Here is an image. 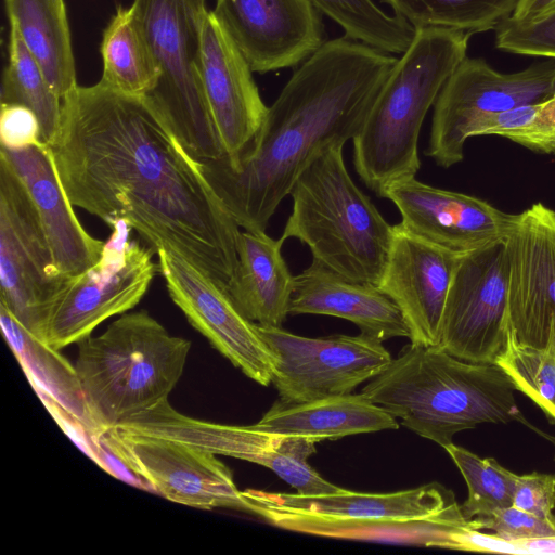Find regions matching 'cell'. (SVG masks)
I'll use <instances>...</instances> for the list:
<instances>
[{"label": "cell", "instance_id": "33", "mask_svg": "<svg viewBox=\"0 0 555 555\" xmlns=\"http://www.w3.org/2000/svg\"><path fill=\"white\" fill-rule=\"evenodd\" d=\"M443 449L466 481L468 496L460 507L467 520L513 505L515 473L492 457H480L453 442Z\"/></svg>", "mask_w": 555, "mask_h": 555}, {"label": "cell", "instance_id": "4", "mask_svg": "<svg viewBox=\"0 0 555 555\" xmlns=\"http://www.w3.org/2000/svg\"><path fill=\"white\" fill-rule=\"evenodd\" d=\"M470 35L443 27L417 28L352 139L356 171L379 197L390 183L415 177L421 168L417 143L423 121L466 57Z\"/></svg>", "mask_w": 555, "mask_h": 555}, {"label": "cell", "instance_id": "13", "mask_svg": "<svg viewBox=\"0 0 555 555\" xmlns=\"http://www.w3.org/2000/svg\"><path fill=\"white\" fill-rule=\"evenodd\" d=\"M112 451L141 478L150 492L199 509L250 512L232 472L216 454L155 436L118 428L103 431Z\"/></svg>", "mask_w": 555, "mask_h": 555}, {"label": "cell", "instance_id": "20", "mask_svg": "<svg viewBox=\"0 0 555 555\" xmlns=\"http://www.w3.org/2000/svg\"><path fill=\"white\" fill-rule=\"evenodd\" d=\"M248 502L251 514L275 527L325 538L462 551V537L472 530L459 504L424 517L349 518Z\"/></svg>", "mask_w": 555, "mask_h": 555}, {"label": "cell", "instance_id": "24", "mask_svg": "<svg viewBox=\"0 0 555 555\" xmlns=\"http://www.w3.org/2000/svg\"><path fill=\"white\" fill-rule=\"evenodd\" d=\"M251 426L271 435L304 436L319 442L399 427L395 416L373 403L362 392L299 403L278 400Z\"/></svg>", "mask_w": 555, "mask_h": 555}, {"label": "cell", "instance_id": "3", "mask_svg": "<svg viewBox=\"0 0 555 555\" xmlns=\"http://www.w3.org/2000/svg\"><path fill=\"white\" fill-rule=\"evenodd\" d=\"M516 387L496 363L461 360L410 343L362 393L415 434L442 448L482 423L520 421Z\"/></svg>", "mask_w": 555, "mask_h": 555}, {"label": "cell", "instance_id": "41", "mask_svg": "<svg viewBox=\"0 0 555 555\" xmlns=\"http://www.w3.org/2000/svg\"><path fill=\"white\" fill-rule=\"evenodd\" d=\"M555 11V0H519L512 16L519 21H532Z\"/></svg>", "mask_w": 555, "mask_h": 555}, {"label": "cell", "instance_id": "25", "mask_svg": "<svg viewBox=\"0 0 555 555\" xmlns=\"http://www.w3.org/2000/svg\"><path fill=\"white\" fill-rule=\"evenodd\" d=\"M246 499L281 507L349 518H413L439 513L459 504L454 493L438 482L390 493L340 490L320 495L275 493L247 489Z\"/></svg>", "mask_w": 555, "mask_h": 555}, {"label": "cell", "instance_id": "31", "mask_svg": "<svg viewBox=\"0 0 555 555\" xmlns=\"http://www.w3.org/2000/svg\"><path fill=\"white\" fill-rule=\"evenodd\" d=\"M415 29L443 27L467 33L495 29L519 0H380Z\"/></svg>", "mask_w": 555, "mask_h": 555}, {"label": "cell", "instance_id": "22", "mask_svg": "<svg viewBox=\"0 0 555 555\" xmlns=\"http://www.w3.org/2000/svg\"><path fill=\"white\" fill-rule=\"evenodd\" d=\"M289 314L341 318L382 343L409 337L400 309L376 285L345 279L315 260L294 276Z\"/></svg>", "mask_w": 555, "mask_h": 555}, {"label": "cell", "instance_id": "38", "mask_svg": "<svg viewBox=\"0 0 555 555\" xmlns=\"http://www.w3.org/2000/svg\"><path fill=\"white\" fill-rule=\"evenodd\" d=\"M473 530L489 529L501 540L524 541L555 538V519H545L514 505L468 520Z\"/></svg>", "mask_w": 555, "mask_h": 555}, {"label": "cell", "instance_id": "26", "mask_svg": "<svg viewBox=\"0 0 555 555\" xmlns=\"http://www.w3.org/2000/svg\"><path fill=\"white\" fill-rule=\"evenodd\" d=\"M3 337L44 405H55L80 423L92 438L103 430L87 406L74 364L42 339L28 332L0 305Z\"/></svg>", "mask_w": 555, "mask_h": 555}, {"label": "cell", "instance_id": "29", "mask_svg": "<svg viewBox=\"0 0 555 555\" xmlns=\"http://www.w3.org/2000/svg\"><path fill=\"white\" fill-rule=\"evenodd\" d=\"M105 86L133 96H145L159 72L132 5H119L103 31L100 47Z\"/></svg>", "mask_w": 555, "mask_h": 555}, {"label": "cell", "instance_id": "10", "mask_svg": "<svg viewBox=\"0 0 555 555\" xmlns=\"http://www.w3.org/2000/svg\"><path fill=\"white\" fill-rule=\"evenodd\" d=\"M555 92V62L502 74L480 59L465 57L435 104L425 154L449 168L464 158V145L482 119L544 100Z\"/></svg>", "mask_w": 555, "mask_h": 555}, {"label": "cell", "instance_id": "5", "mask_svg": "<svg viewBox=\"0 0 555 555\" xmlns=\"http://www.w3.org/2000/svg\"><path fill=\"white\" fill-rule=\"evenodd\" d=\"M344 145L323 150L295 181L281 238L306 244L312 260L340 276L378 285L392 242L390 225L353 182Z\"/></svg>", "mask_w": 555, "mask_h": 555}, {"label": "cell", "instance_id": "37", "mask_svg": "<svg viewBox=\"0 0 555 555\" xmlns=\"http://www.w3.org/2000/svg\"><path fill=\"white\" fill-rule=\"evenodd\" d=\"M495 31L501 50L555 59V11L532 21L508 17Z\"/></svg>", "mask_w": 555, "mask_h": 555}, {"label": "cell", "instance_id": "40", "mask_svg": "<svg viewBox=\"0 0 555 555\" xmlns=\"http://www.w3.org/2000/svg\"><path fill=\"white\" fill-rule=\"evenodd\" d=\"M41 142V128L37 115L20 104H1V147L20 150Z\"/></svg>", "mask_w": 555, "mask_h": 555}, {"label": "cell", "instance_id": "14", "mask_svg": "<svg viewBox=\"0 0 555 555\" xmlns=\"http://www.w3.org/2000/svg\"><path fill=\"white\" fill-rule=\"evenodd\" d=\"M156 254L168 294L189 323L247 377L262 386L272 383V352L227 285L176 253L158 249Z\"/></svg>", "mask_w": 555, "mask_h": 555}, {"label": "cell", "instance_id": "30", "mask_svg": "<svg viewBox=\"0 0 555 555\" xmlns=\"http://www.w3.org/2000/svg\"><path fill=\"white\" fill-rule=\"evenodd\" d=\"M8 52V64L1 80V104H20L30 108L40 122L41 142L50 146L61 127L62 99L52 89L40 65L12 27Z\"/></svg>", "mask_w": 555, "mask_h": 555}, {"label": "cell", "instance_id": "23", "mask_svg": "<svg viewBox=\"0 0 555 555\" xmlns=\"http://www.w3.org/2000/svg\"><path fill=\"white\" fill-rule=\"evenodd\" d=\"M284 241L266 231H241L238 262L227 288L240 311L261 326L282 327L289 314L294 276L282 256Z\"/></svg>", "mask_w": 555, "mask_h": 555}, {"label": "cell", "instance_id": "17", "mask_svg": "<svg viewBox=\"0 0 555 555\" xmlns=\"http://www.w3.org/2000/svg\"><path fill=\"white\" fill-rule=\"evenodd\" d=\"M384 197L401 215L410 233L463 255L506 238L516 214L505 212L479 197L439 189L406 177L390 183Z\"/></svg>", "mask_w": 555, "mask_h": 555}, {"label": "cell", "instance_id": "11", "mask_svg": "<svg viewBox=\"0 0 555 555\" xmlns=\"http://www.w3.org/2000/svg\"><path fill=\"white\" fill-rule=\"evenodd\" d=\"M506 238L460 255L449 288L438 347L474 363H496L505 352L508 321Z\"/></svg>", "mask_w": 555, "mask_h": 555}, {"label": "cell", "instance_id": "16", "mask_svg": "<svg viewBox=\"0 0 555 555\" xmlns=\"http://www.w3.org/2000/svg\"><path fill=\"white\" fill-rule=\"evenodd\" d=\"M211 11L253 72L295 66L323 44L321 13L308 0H216Z\"/></svg>", "mask_w": 555, "mask_h": 555}, {"label": "cell", "instance_id": "18", "mask_svg": "<svg viewBox=\"0 0 555 555\" xmlns=\"http://www.w3.org/2000/svg\"><path fill=\"white\" fill-rule=\"evenodd\" d=\"M460 255L427 242L400 223L377 287L400 309L412 344L438 346L444 306Z\"/></svg>", "mask_w": 555, "mask_h": 555}, {"label": "cell", "instance_id": "21", "mask_svg": "<svg viewBox=\"0 0 555 555\" xmlns=\"http://www.w3.org/2000/svg\"><path fill=\"white\" fill-rule=\"evenodd\" d=\"M27 189L39 215L59 271L76 278L101 259L106 242L90 235L78 220L60 180L51 147L42 142L0 147Z\"/></svg>", "mask_w": 555, "mask_h": 555}, {"label": "cell", "instance_id": "12", "mask_svg": "<svg viewBox=\"0 0 555 555\" xmlns=\"http://www.w3.org/2000/svg\"><path fill=\"white\" fill-rule=\"evenodd\" d=\"M256 326L272 352V383L285 403L350 393L392 360L382 341L361 333L305 337L282 327Z\"/></svg>", "mask_w": 555, "mask_h": 555}, {"label": "cell", "instance_id": "2", "mask_svg": "<svg viewBox=\"0 0 555 555\" xmlns=\"http://www.w3.org/2000/svg\"><path fill=\"white\" fill-rule=\"evenodd\" d=\"M397 60L352 39L323 42L294 72L234 164L201 163L240 228L266 231L312 159L358 134Z\"/></svg>", "mask_w": 555, "mask_h": 555}, {"label": "cell", "instance_id": "27", "mask_svg": "<svg viewBox=\"0 0 555 555\" xmlns=\"http://www.w3.org/2000/svg\"><path fill=\"white\" fill-rule=\"evenodd\" d=\"M115 428L130 434L167 438L216 455L256 464L280 438L257 430L251 425H221L185 416L176 411L168 400Z\"/></svg>", "mask_w": 555, "mask_h": 555}, {"label": "cell", "instance_id": "15", "mask_svg": "<svg viewBox=\"0 0 555 555\" xmlns=\"http://www.w3.org/2000/svg\"><path fill=\"white\" fill-rule=\"evenodd\" d=\"M506 248L511 334L543 348L555 334V210L539 202L516 214Z\"/></svg>", "mask_w": 555, "mask_h": 555}, {"label": "cell", "instance_id": "36", "mask_svg": "<svg viewBox=\"0 0 555 555\" xmlns=\"http://www.w3.org/2000/svg\"><path fill=\"white\" fill-rule=\"evenodd\" d=\"M319 441L304 436H280L275 446L257 464L274 472L300 495L328 494L340 490L325 480L308 463Z\"/></svg>", "mask_w": 555, "mask_h": 555}, {"label": "cell", "instance_id": "28", "mask_svg": "<svg viewBox=\"0 0 555 555\" xmlns=\"http://www.w3.org/2000/svg\"><path fill=\"white\" fill-rule=\"evenodd\" d=\"M14 28L63 99L78 83L64 0H4Z\"/></svg>", "mask_w": 555, "mask_h": 555}, {"label": "cell", "instance_id": "1", "mask_svg": "<svg viewBox=\"0 0 555 555\" xmlns=\"http://www.w3.org/2000/svg\"><path fill=\"white\" fill-rule=\"evenodd\" d=\"M73 204L107 225L122 220L157 251L178 254L228 285L240 227L194 159L145 101L101 81L62 99L50 145Z\"/></svg>", "mask_w": 555, "mask_h": 555}, {"label": "cell", "instance_id": "32", "mask_svg": "<svg viewBox=\"0 0 555 555\" xmlns=\"http://www.w3.org/2000/svg\"><path fill=\"white\" fill-rule=\"evenodd\" d=\"M308 1L335 21L349 39L385 53H403L415 35L416 29L411 24L397 15H388L372 0Z\"/></svg>", "mask_w": 555, "mask_h": 555}, {"label": "cell", "instance_id": "9", "mask_svg": "<svg viewBox=\"0 0 555 555\" xmlns=\"http://www.w3.org/2000/svg\"><path fill=\"white\" fill-rule=\"evenodd\" d=\"M112 229L98 263L73 278L56 301L43 341L55 350L78 344L105 320L134 308L159 272L155 250L130 241L131 227L122 220Z\"/></svg>", "mask_w": 555, "mask_h": 555}, {"label": "cell", "instance_id": "19", "mask_svg": "<svg viewBox=\"0 0 555 555\" xmlns=\"http://www.w3.org/2000/svg\"><path fill=\"white\" fill-rule=\"evenodd\" d=\"M251 68L211 10L201 26V77L205 96L229 164H234L259 132L268 106Z\"/></svg>", "mask_w": 555, "mask_h": 555}, {"label": "cell", "instance_id": "39", "mask_svg": "<svg viewBox=\"0 0 555 555\" xmlns=\"http://www.w3.org/2000/svg\"><path fill=\"white\" fill-rule=\"evenodd\" d=\"M513 505L545 519H555V475H517Z\"/></svg>", "mask_w": 555, "mask_h": 555}, {"label": "cell", "instance_id": "7", "mask_svg": "<svg viewBox=\"0 0 555 555\" xmlns=\"http://www.w3.org/2000/svg\"><path fill=\"white\" fill-rule=\"evenodd\" d=\"M158 80L145 101L197 162L225 157L201 77L205 0H133Z\"/></svg>", "mask_w": 555, "mask_h": 555}, {"label": "cell", "instance_id": "8", "mask_svg": "<svg viewBox=\"0 0 555 555\" xmlns=\"http://www.w3.org/2000/svg\"><path fill=\"white\" fill-rule=\"evenodd\" d=\"M70 280L55 264L27 189L0 156V305L43 340L51 312Z\"/></svg>", "mask_w": 555, "mask_h": 555}, {"label": "cell", "instance_id": "6", "mask_svg": "<svg viewBox=\"0 0 555 555\" xmlns=\"http://www.w3.org/2000/svg\"><path fill=\"white\" fill-rule=\"evenodd\" d=\"M190 350V340L171 335L145 310L124 313L79 341L74 366L96 425L115 428L168 400Z\"/></svg>", "mask_w": 555, "mask_h": 555}, {"label": "cell", "instance_id": "42", "mask_svg": "<svg viewBox=\"0 0 555 555\" xmlns=\"http://www.w3.org/2000/svg\"><path fill=\"white\" fill-rule=\"evenodd\" d=\"M206 1V0H205Z\"/></svg>", "mask_w": 555, "mask_h": 555}, {"label": "cell", "instance_id": "34", "mask_svg": "<svg viewBox=\"0 0 555 555\" xmlns=\"http://www.w3.org/2000/svg\"><path fill=\"white\" fill-rule=\"evenodd\" d=\"M496 364L516 390L529 397L555 424V334L543 348L521 345L509 334L507 348Z\"/></svg>", "mask_w": 555, "mask_h": 555}, {"label": "cell", "instance_id": "35", "mask_svg": "<svg viewBox=\"0 0 555 555\" xmlns=\"http://www.w3.org/2000/svg\"><path fill=\"white\" fill-rule=\"evenodd\" d=\"M479 135H498L535 153L555 154V92L480 120L472 131V137Z\"/></svg>", "mask_w": 555, "mask_h": 555}]
</instances>
